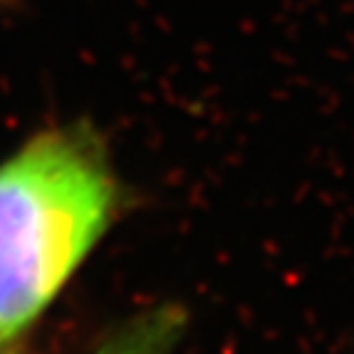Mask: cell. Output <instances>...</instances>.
Returning <instances> with one entry per match:
<instances>
[{
  "label": "cell",
  "mask_w": 354,
  "mask_h": 354,
  "mask_svg": "<svg viewBox=\"0 0 354 354\" xmlns=\"http://www.w3.org/2000/svg\"><path fill=\"white\" fill-rule=\"evenodd\" d=\"M118 197L109 153L84 123L42 128L0 160V349L72 281Z\"/></svg>",
  "instance_id": "1"
},
{
  "label": "cell",
  "mask_w": 354,
  "mask_h": 354,
  "mask_svg": "<svg viewBox=\"0 0 354 354\" xmlns=\"http://www.w3.org/2000/svg\"><path fill=\"white\" fill-rule=\"evenodd\" d=\"M183 332V310L177 305H160L126 320L96 347L94 354H172Z\"/></svg>",
  "instance_id": "2"
}]
</instances>
